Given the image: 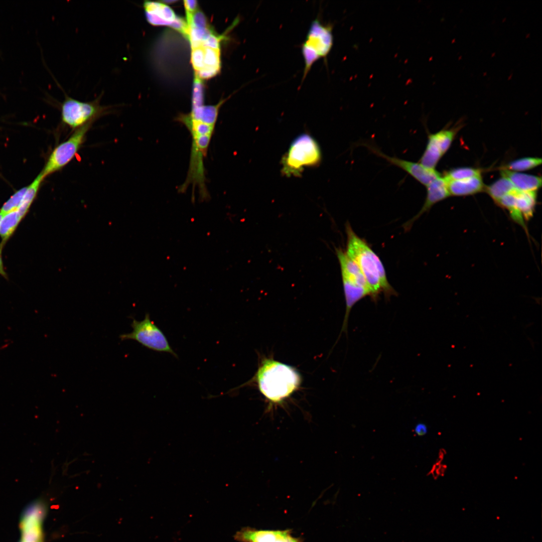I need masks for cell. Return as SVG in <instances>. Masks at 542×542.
I'll return each mask as SVG.
<instances>
[{"label": "cell", "mask_w": 542, "mask_h": 542, "mask_svg": "<svg viewBox=\"0 0 542 542\" xmlns=\"http://www.w3.org/2000/svg\"><path fill=\"white\" fill-rule=\"evenodd\" d=\"M321 154L317 142L310 135L303 133L291 144L283 160V171L287 175H298L305 167L317 165Z\"/></svg>", "instance_id": "obj_4"}, {"label": "cell", "mask_w": 542, "mask_h": 542, "mask_svg": "<svg viewBox=\"0 0 542 542\" xmlns=\"http://www.w3.org/2000/svg\"><path fill=\"white\" fill-rule=\"evenodd\" d=\"M234 538L240 542H303L293 537L292 530H258L249 527L237 531Z\"/></svg>", "instance_id": "obj_13"}, {"label": "cell", "mask_w": 542, "mask_h": 542, "mask_svg": "<svg viewBox=\"0 0 542 542\" xmlns=\"http://www.w3.org/2000/svg\"><path fill=\"white\" fill-rule=\"evenodd\" d=\"M2 217H3V215L0 213V222H1V220L2 219Z\"/></svg>", "instance_id": "obj_28"}, {"label": "cell", "mask_w": 542, "mask_h": 542, "mask_svg": "<svg viewBox=\"0 0 542 542\" xmlns=\"http://www.w3.org/2000/svg\"><path fill=\"white\" fill-rule=\"evenodd\" d=\"M486 192L497 203L504 195L512 193L517 189L511 182L504 177H502L485 188Z\"/></svg>", "instance_id": "obj_20"}, {"label": "cell", "mask_w": 542, "mask_h": 542, "mask_svg": "<svg viewBox=\"0 0 542 542\" xmlns=\"http://www.w3.org/2000/svg\"><path fill=\"white\" fill-rule=\"evenodd\" d=\"M23 218L18 209L3 215L0 222V236L4 245L12 236Z\"/></svg>", "instance_id": "obj_18"}, {"label": "cell", "mask_w": 542, "mask_h": 542, "mask_svg": "<svg viewBox=\"0 0 542 542\" xmlns=\"http://www.w3.org/2000/svg\"><path fill=\"white\" fill-rule=\"evenodd\" d=\"M191 62L195 77L200 79L215 76L220 69V50L203 44L191 46Z\"/></svg>", "instance_id": "obj_10"}, {"label": "cell", "mask_w": 542, "mask_h": 542, "mask_svg": "<svg viewBox=\"0 0 542 542\" xmlns=\"http://www.w3.org/2000/svg\"><path fill=\"white\" fill-rule=\"evenodd\" d=\"M101 95L92 101L84 102L65 95L60 106L62 122L74 130L92 124L109 109L101 105Z\"/></svg>", "instance_id": "obj_5"}, {"label": "cell", "mask_w": 542, "mask_h": 542, "mask_svg": "<svg viewBox=\"0 0 542 542\" xmlns=\"http://www.w3.org/2000/svg\"><path fill=\"white\" fill-rule=\"evenodd\" d=\"M414 433L418 436H424L428 432V427L426 424L422 422H419L416 424Z\"/></svg>", "instance_id": "obj_26"}, {"label": "cell", "mask_w": 542, "mask_h": 542, "mask_svg": "<svg viewBox=\"0 0 542 542\" xmlns=\"http://www.w3.org/2000/svg\"><path fill=\"white\" fill-rule=\"evenodd\" d=\"M47 506L42 499H36L27 506L20 519V542H44L43 522Z\"/></svg>", "instance_id": "obj_9"}, {"label": "cell", "mask_w": 542, "mask_h": 542, "mask_svg": "<svg viewBox=\"0 0 542 542\" xmlns=\"http://www.w3.org/2000/svg\"><path fill=\"white\" fill-rule=\"evenodd\" d=\"M445 181L450 195H472L480 192L484 189L481 176L463 180Z\"/></svg>", "instance_id": "obj_15"}, {"label": "cell", "mask_w": 542, "mask_h": 542, "mask_svg": "<svg viewBox=\"0 0 542 542\" xmlns=\"http://www.w3.org/2000/svg\"><path fill=\"white\" fill-rule=\"evenodd\" d=\"M536 191L515 192V206L524 220H528L533 215L536 201Z\"/></svg>", "instance_id": "obj_17"}, {"label": "cell", "mask_w": 542, "mask_h": 542, "mask_svg": "<svg viewBox=\"0 0 542 542\" xmlns=\"http://www.w3.org/2000/svg\"><path fill=\"white\" fill-rule=\"evenodd\" d=\"M184 2L186 10L187 20H188L191 18L193 14L198 10L197 3V1L195 0L184 1Z\"/></svg>", "instance_id": "obj_25"}, {"label": "cell", "mask_w": 542, "mask_h": 542, "mask_svg": "<svg viewBox=\"0 0 542 542\" xmlns=\"http://www.w3.org/2000/svg\"><path fill=\"white\" fill-rule=\"evenodd\" d=\"M44 179V177L40 173L33 182L27 187L21 204L17 209L23 218L27 213L32 203L36 198Z\"/></svg>", "instance_id": "obj_19"}, {"label": "cell", "mask_w": 542, "mask_h": 542, "mask_svg": "<svg viewBox=\"0 0 542 542\" xmlns=\"http://www.w3.org/2000/svg\"><path fill=\"white\" fill-rule=\"evenodd\" d=\"M541 163V159L538 158L526 157L517 159L510 162L505 169L513 171H525L534 168Z\"/></svg>", "instance_id": "obj_23"}, {"label": "cell", "mask_w": 542, "mask_h": 542, "mask_svg": "<svg viewBox=\"0 0 542 542\" xmlns=\"http://www.w3.org/2000/svg\"><path fill=\"white\" fill-rule=\"evenodd\" d=\"M347 245L345 251L361 271L370 292V297L376 301L383 293L386 298L396 293L389 283L385 268L378 255L367 242L359 237L349 223L346 224Z\"/></svg>", "instance_id": "obj_2"}, {"label": "cell", "mask_w": 542, "mask_h": 542, "mask_svg": "<svg viewBox=\"0 0 542 542\" xmlns=\"http://www.w3.org/2000/svg\"><path fill=\"white\" fill-rule=\"evenodd\" d=\"M19 542H20V541H19Z\"/></svg>", "instance_id": "obj_29"}, {"label": "cell", "mask_w": 542, "mask_h": 542, "mask_svg": "<svg viewBox=\"0 0 542 542\" xmlns=\"http://www.w3.org/2000/svg\"><path fill=\"white\" fill-rule=\"evenodd\" d=\"M478 176H481L480 170L462 167L451 170L443 178L446 181H450L466 179Z\"/></svg>", "instance_id": "obj_22"}, {"label": "cell", "mask_w": 542, "mask_h": 542, "mask_svg": "<svg viewBox=\"0 0 542 542\" xmlns=\"http://www.w3.org/2000/svg\"><path fill=\"white\" fill-rule=\"evenodd\" d=\"M426 187L427 195L423 206L414 217L404 224V229L405 230H409L413 223L425 212L429 210L434 205L450 195L446 183L443 177L441 176L432 181Z\"/></svg>", "instance_id": "obj_14"}, {"label": "cell", "mask_w": 542, "mask_h": 542, "mask_svg": "<svg viewBox=\"0 0 542 542\" xmlns=\"http://www.w3.org/2000/svg\"><path fill=\"white\" fill-rule=\"evenodd\" d=\"M502 177L509 179L515 188L521 191H536L541 185V178L533 175L512 172L503 169Z\"/></svg>", "instance_id": "obj_16"}, {"label": "cell", "mask_w": 542, "mask_h": 542, "mask_svg": "<svg viewBox=\"0 0 542 542\" xmlns=\"http://www.w3.org/2000/svg\"><path fill=\"white\" fill-rule=\"evenodd\" d=\"M224 101L213 105L192 103L191 111L180 114L176 120L183 124L192 137L188 171L183 185L193 189L206 188L204 159L207 154L217 121L219 109Z\"/></svg>", "instance_id": "obj_1"}, {"label": "cell", "mask_w": 542, "mask_h": 542, "mask_svg": "<svg viewBox=\"0 0 542 542\" xmlns=\"http://www.w3.org/2000/svg\"><path fill=\"white\" fill-rule=\"evenodd\" d=\"M145 16L147 21L154 26L168 25L184 35L187 30V24L177 17L168 6L159 2L145 1L144 3Z\"/></svg>", "instance_id": "obj_12"}, {"label": "cell", "mask_w": 542, "mask_h": 542, "mask_svg": "<svg viewBox=\"0 0 542 542\" xmlns=\"http://www.w3.org/2000/svg\"><path fill=\"white\" fill-rule=\"evenodd\" d=\"M4 246V244L1 242L0 243V275L6 279H8V275L5 270L2 255V249Z\"/></svg>", "instance_id": "obj_27"}, {"label": "cell", "mask_w": 542, "mask_h": 542, "mask_svg": "<svg viewBox=\"0 0 542 542\" xmlns=\"http://www.w3.org/2000/svg\"><path fill=\"white\" fill-rule=\"evenodd\" d=\"M131 326V332L120 335L121 340H135L149 349L167 352L178 358L163 332L151 320L149 314H146L143 320L133 319Z\"/></svg>", "instance_id": "obj_7"}, {"label": "cell", "mask_w": 542, "mask_h": 542, "mask_svg": "<svg viewBox=\"0 0 542 542\" xmlns=\"http://www.w3.org/2000/svg\"><path fill=\"white\" fill-rule=\"evenodd\" d=\"M363 145L372 153L385 159L390 164L401 169L425 186L441 176L440 173L435 169H428L418 162H411L395 157L389 156L371 144H364Z\"/></svg>", "instance_id": "obj_11"}, {"label": "cell", "mask_w": 542, "mask_h": 542, "mask_svg": "<svg viewBox=\"0 0 542 542\" xmlns=\"http://www.w3.org/2000/svg\"><path fill=\"white\" fill-rule=\"evenodd\" d=\"M91 124L74 130L67 140L54 148L41 172L44 178L62 170L72 161L82 147Z\"/></svg>", "instance_id": "obj_8"}, {"label": "cell", "mask_w": 542, "mask_h": 542, "mask_svg": "<svg viewBox=\"0 0 542 542\" xmlns=\"http://www.w3.org/2000/svg\"><path fill=\"white\" fill-rule=\"evenodd\" d=\"M455 132L453 129H443L435 133L430 134L444 155L449 149L454 139Z\"/></svg>", "instance_id": "obj_21"}, {"label": "cell", "mask_w": 542, "mask_h": 542, "mask_svg": "<svg viewBox=\"0 0 542 542\" xmlns=\"http://www.w3.org/2000/svg\"><path fill=\"white\" fill-rule=\"evenodd\" d=\"M27 189V187H25L16 192L3 205L0 210V213L3 215L10 211L17 209L21 204Z\"/></svg>", "instance_id": "obj_24"}, {"label": "cell", "mask_w": 542, "mask_h": 542, "mask_svg": "<svg viewBox=\"0 0 542 542\" xmlns=\"http://www.w3.org/2000/svg\"><path fill=\"white\" fill-rule=\"evenodd\" d=\"M333 45L332 26L324 25L318 19L312 21L302 45L305 68L303 81L314 63L329 54Z\"/></svg>", "instance_id": "obj_6"}, {"label": "cell", "mask_w": 542, "mask_h": 542, "mask_svg": "<svg viewBox=\"0 0 542 542\" xmlns=\"http://www.w3.org/2000/svg\"><path fill=\"white\" fill-rule=\"evenodd\" d=\"M261 393L272 403H280L300 386L301 376L294 367L271 358L262 361L255 375Z\"/></svg>", "instance_id": "obj_3"}]
</instances>
